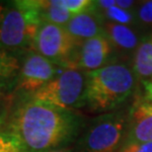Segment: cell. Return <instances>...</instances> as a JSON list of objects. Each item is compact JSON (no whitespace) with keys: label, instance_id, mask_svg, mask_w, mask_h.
I'll return each instance as SVG.
<instances>
[{"label":"cell","instance_id":"cell-1","mask_svg":"<svg viewBox=\"0 0 152 152\" xmlns=\"http://www.w3.org/2000/svg\"><path fill=\"white\" fill-rule=\"evenodd\" d=\"M6 127L21 152H50L67 147L83 129L84 120L76 111H66L30 98L21 102L6 118Z\"/></svg>","mask_w":152,"mask_h":152},{"label":"cell","instance_id":"cell-2","mask_svg":"<svg viewBox=\"0 0 152 152\" xmlns=\"http://www.w3.org/2000/svg\"><path fill=\"white\" fill-rule=\"evenodd\" d=\"M137 85L130 62L117 59L98 70L87 72L85 107L97 114L115 111L134 96Z\"/></svg>","mask_w":152,"mask_h":152},{"label":"cell","instance_id":"cell-3","mask_svg":"<svg viewBox=\"0 0 152 152\" xmlns=\"http://www.w3.org/2000/svg\"><path fill=\"white\" fill-rule=\"evenodd\" d=\"M129 105L90 121L77 138L79 152H118L126 142Z\"/></svg>","mask_w":152,"mask_h":152},{"label":"cell","instance_id":"cell-4","mask_svg":"<svg viewBox=\"0 0 152 152\" xmlns=\"http://www.w3.org/2000/svg\"><path fill=\"white\" fill-rule=\"evenodd\" d=\"M86 81L87 72L74 67L63 68L31 98L54 108L76 111L85 107Z\"/></svg>","mask_w":152,"mask_h":152},{"label":"cell","instance_id":"cell-5","mask_svg":"<svg viewBox=\"0 0 152 152\" xmlns=\"http://www.w3.org/2000/svg\"><path fill=\"white\" fill-rule=\"evenodd\" d=\"M78 48L64 27L50 23L39 25L33 44V50L63 68L73 67Z\"/></svg>","mask_w":152,"mask_h":152},{"label":"cell","instance_id":"cell-6","mask_svg":"<svg viewBox=\"0 0 152 152\" xmlns=\"http://www.w3.org/2000/svg\"><path fill=\"white\" fill-rule=\"evenodd\" d=\"M39 27L32 25L15 5L0 4V48L4 50H18L31 48Z\"/></svg>","mask_w":152,"mask_h":152},{"label":"cell","instance_id":"cell-7","mask_svg":"<svg viewBox=\"0 0 152 152\" xmlns=\"http://www.w3.org/2000/svg\"><path fill=\"white\" fill-rule=\"evenodd\" d=\"M60 72V66L45 58L37 51L31 50L21 66L17 90L32 96L51 81Z\"/></svg>","mask_w":152,"mask_h":152},{"label":"cell","instance_id":"cell-8","mask_svg":"<svg viewBox=\"0 0 152 152\" xmlns=\"http://www.w3.org/2000/svg\"><path fill=\"white\" fill-rule=\"evenodd\" d=\"M118 59L113 45L105 34L87 39L76 51L73 67L85 72L95 71Z\"/></svg>","mask_w":152,"mask_h":152},{"label":"cell","instance_id":"cell-9","mask_svg":"<svg viewBox=\"0 0 152 152\" xmlns=\"http://www.w3.org/2000/svg\"><path fill=\"white\" fill-rule=\"evenodd\" d=\"M129 105L127 135L124 143L152 141V103L134 94Z\"/></svg>","mask_w":152,"mask_h":152},{"label":"cell","instance_id":"cell-10","mask_svg":"<svg viewBox=\"0 0 152 152\" xmlns=\"http://www.w3.org/2000/svg\"><path fill=\"white\" fill-rule=\"evenodd\" d=\"M104 34L113 45L118 59L130 62L132 56L141 39L146 34L145 30L121 24L104 21Z\"/></svg>","mask_w":152,"mask_h":152},{"label":"cell","instance_id":"cell-11","mask_svg":"<svg viewBox=\"0 0 152 152\" xmlns=\"http://www.w3.org/2000/svg\"><path fill=\"white\" fill-rule=\"evenodd\" d=\"M103 25L104 20L94 6L92 10L72 16L64 28L80 45L87 39L104 34Z\"/></svg>","mask_w":152,"mask_h":152},{"label":"cell","instance_id":"cell-12","mask_svg":"<svg viewBox=\"0 0 152 152\" xmlns=\"http://www.w3.org/2000/svg\"><path fill=\"white\" fill-rule=\"evenodd\" d=\"M130 66L139 83L152 78V31L144 35L133 53Z\"/></svg>","mask_w":152,"mask_h":152},{"label":"cell","instance_id":"cell-13","mask_svg":"<svg viewBox=\"0 0 152 152\" xmlns=\"http://www.w3.org/2000/svg\"><path fill=\"white\" fill-rule=\"evenodd\" d=\"M41 22L65 27L72 15L63 7L60 0H38Z\"/></svg>","mask_w":152,"mask_h":152},{"label":"cell","instance_id":"cell-14","mask_svg":"<svg viewBox=\"0 0 152 152\" xmlns=\"http://www.w3.org/2000/svg\"><path fill=\"white\" fill-rule=\"evenodd\" d=\"M20 69L19 59L9 51L0 48V83L14 79L19 75Z\"/></svg>","mask_w":152,"mask_h":152},{"label":"cell","instance_id":"cell-15","mask_svg":"<svg viewBox=\"0 0 152 152\" xmlns=\"http://www.w3.org/2000/svg\"><path fill=\"white\" fill-rule=\"evenodd\" d=\"M96 11L101 15V17L103 18L104 21L139 28L137 25V22H136L134 13L130 11L124 10V9L118 7L115 4L110 8L106 9V10H103V11L96 10Z\"/></svg>","mask_w":152,"mask_h":152},{"label":"cell","instance_id":"cell-16","mask_svg":"<svg viewBox=\"0 0 152 152\" xmlns=\"http://www.w3.org/2000/svg\"><path fill=\"white\" fill-rule=\"evenodd\" d=\"M0 152H21L17 140L6 127L5 115L0 117Z\"/></svg>","mask_w":152,"mask_h":152},{"label":"cell","instance_id":"cell-17","mask_svg":"<svg viewBox=\"0 0 152 152\" xmlns=\"http://www.w3.org/2000/svg\"><path fill=\"white\" fill-rule=\"evenodd\" d=\"M134 16L140 29L145 30L152 27V0L139 1L134 10Z\"/></svg>","mask_w":152,"mask_h":152},{"label":"cell","instance_id":"cell-18","mask_svg":"<svg viewBox=\"0 0 152 152\" xmlns=\"http://www.w3.org/2000/svg\"><path fill=\"white\" fill-rule=\"evenodd\" d=\"M60 1L63 7L72 16L92 10L95 6V1L93 0H60Z\"/></svg>","mask_w":152,"mask_h":152},{"label":"cell","instance_id":"cell-19","mask_svg":"<svg viewBox=\"0 0 152 152\" xmlns=\"http://www.w3.org/2000/svg\"><path fill=\"white\" fill-rule=\"evenodd\" d=\"M118 152H152V141L124 143Z\"/></svg>","mask_w":152,"mask_h":152},{"label":"cell","instance_id":"cell-20","mask_svg":"<svg viewBox=\"0 0 152 152\" xmlns=\"http://www.w3.org/2000/svg\"><path fill=\"white\" fill-rule=\"evenodd\" d=\"M139 1H134V0H115V5L124 10L134 12L137 7Z\"/></svg>","mask_w":152,"mask_h":152},{"label":"cell","instance_id":"cell-21","mask_svg":"<svg viewBox=\"0 0 152 152\" xmlns=\"http://www.w3.org/2000/svg\"><path fill=\"white\" fill-rule=\"evenodd\" d=\"M141 86L143 89L142 96L144 97L145 100L152 103V78L141 82Z\"/></svg>","mask_w":152,"mask_h":152},{"label":"cell","instance_id":"cell-22","mask_svg":"<svg viewBox=\"0 0 152 152\" xmlns=\"http://www.w3.org/2000/svg\"><path fill=\"white\" fill-rule=\"evenodd\" d=\"M50 152H79L76 147H62V148H58V149H56V150H53V151H50Z\"/></svg>","mask_w":152,"mask_h":152},{"label":"cell","instance_id":"cell-23","mask_svg":"<svg viewBox=\"0 0 152 152\" xmlns=\"http://www.w3.org/2000/svg\"><path fill=\"white\" fill-rule=\"evenodd\" d=\"M5 86L4 83H0V102L5 99Z\"/></svg>","mask_w":152,"mask_h":152}]
</instances>
